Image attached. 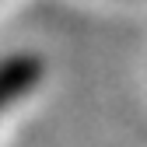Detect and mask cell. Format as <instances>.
Returning a JSON list of instances; mask_svg holds the SVG:
<instances>
[{
  "label": "cell",
  "mask_w": 147,
  "mask_h": 147,
  "mask_svg": "<svg viewBox=\"0 0 147 147\" xmlns=\"http://www.w3.org/2000/svg\"><path fill=\"white\" fill-rule=\"evenodd\" d=\"M39 81H42V63H39V56L18 53V56L0 60V112L14 109L28 91L39 88Z\"/></svg>",
  "instance_id": "obj_1"
}]
</instances>
